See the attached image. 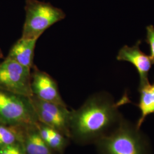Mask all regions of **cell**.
Listing matches in <instances>:
<instances>
[{
  "label": "cell",
  "instance_id": "13",
  "mask_svg": "<svg viewBox=\"0 0 154 154\" xmlns=\"http://www.w3.org/2000/svg\"><path fill=\"white\" fill-rule=\"evenodd\" d=\"M22 127L7 126L0 123V147L22 143Z\"/></svg>",
  "mask_w": 154,
  "mask_h": 154
},
{
  "label": "cell",
  "instance_id": "3",
  "mask_svg": "<svg viewBox=\"0 0 154 154\" xmlns=\"http://www.w3.org/2000/svg\"><path fill=\"white\" fill-rule=\"evenodd\" d=\"M25 11L21 37L24 38L38 39L46 30L66 17L60 8L38 0H26Z\"/></svg>",
  "mask_w": 154,
  "mask_h": 154
},
{
  "label": "cell",
  "instance_id": "5",
  "mask_svg": "<svg viewBox=\"0 0 154 154\" xmlns=\"http://www.w3.org/2000/svg\"><path fill=\"white\" fill-rule=\"evenodd\" d=\"M31 79L32 69L8 58L0 63V89L31 97Z\"/></svg>",
  "mask_w": 154,
  "mask_h": 154
},
{
  "label": "cell",
  "instance_id": "8",
  "mask_svg": "<svg viewBox=\"0 0 154 154\" xmlns=\"http://www.w3.org/2000/svg\"><path fill=\"white\" fill-rule=\"evenodd\" d=\"M141 43L142 41L138 40L132 47L124 46L119 51L116 57L118 61L128 62L135 67L139 75V86L149 82V72L153 64L150 57L140 49Z\"/></svg>",
  "mask_w": 154,
  "mask_h": 154
},
{
  "label": "cell",
  "instance_id": "1",
  "mask_svg": "<svg viewBox=\"0 0 154 154\" xmlns=\"http://www.w3.org/2000/svg\"><path fill=\"white\" fill-rule=\"evenodd\" d=\"M130 102L127 94L117 102L107 94L91 95L79 109L70 111V139L81 145L95 144L119 125L123 119L119 107Z\"/></svg>",
  "mask_w": 154,
  "mask_h": 154
},
{
  "label": "cell",
  "instance_id": "6",
  "mask_svg": "<svg viewBox=\"0 0 154 154\" xmlns=\"http://www.w3.org/2000/svg\"><path fill=\"white\" fill-rule=\"evenodd\" d=\"M30 98L38 121L58 130L70 139V111L67 109V106L44 101L34 95Z\"/></svg>",
  "mask_w": 154,
  "mask_h": 154
},
{
  "label": "cell",
  "instance_id": "14",
  "mask_svg": "<svg viewBox=\"0 0 154 154\" xmlns=\"http://www.w3.org/2000/svg\"><path fill=\"white\" fill-rule=\"evenodd\" d=\"M0 154H26L22 143L0 147Z\"/></svg>",
  "mask_w": 154,
  "mask_h": 154
},
{
  "label": "cell",
  "instance_id": "7",
  "mask_svg": "<svg viewBox=\"0 0 154 154\" xmlns=\"http://www.w3.org/2000/svg\"><path fill=\"white\" fill-rule=\"evenodd\" d=\"M32 70L31 89L33 95L44 101L66 106L55 80L35 66H33Z\"/></svg>",
  "mask_w": 154,
  "mask_h": 154
},
{
  "label": "cell",
  "instance_id": "4",
  "mask_svg": "<svg viewBox=\"0 0 154 154\" xmlns=\"http://www.w3.org/2000/svg\"><path fill=\"white\" fill-rule=\"evenodd\" d=\"M38 117L30 97L0 89V123L7 126L36 125Z\"/></svg>",
  "mask_w": 154,
  "mask_h": 154
},
{
  "label": "cell",
  "instance_id": "12",
  "mask_svg": "<svg viewBox=\"0 0 154 154\" xmlns=\"http://www.w3.org/2000/svg\"><path fill=\"white\" fill-rule=\"evenodd\" d=\"M139 102L137 106L140 111L141 116L139 118L136 126L140 129L146 118L154 113V83H147L139 86Z\"/></svg>",
  "mask_w": 154,
  "mask_h": 154
},
{
  "label": "cell",
  "instance_id": "9",
  "mask_svg": "<svg viewBox=\"0 0 154 154\" xmlns=\"http://www.w3.org/2000/svg\"><path fill=\"white\" fill-rule=\"evenodd\" d=\"M22 144L26 154H59L45 142L36 125L22 127Z\"/></svg>",
  "mask_w": 154,
  "mask_h": 154
},
{
  "label": "cell",
  "instance_id": "11",
  "mask_svg": "<svg viewBox=\"0 0 154 154\" xmlns=\"http://www.w3.org/2000/svg\"><path fill=\"white\" fill-rule=\"evenodd\" d=\"M36 127L47 145L58 154H63L70 139L58 130L40 122L37 123Z\"/></svg>",
  "mask_w": 154,
  "mask_h": 154
},
{
  "label": "cell",
  "instance_id": "15",
  "mask_svg": "<svg viewBox=\"0 0 154 154\" xmlns=\"http://www.w3.org/2000/svg\"><path fill=\"white\" fill-rule=\"evenodd\" d=\"M147 34L146 42L149 45L151 55L149 56L152 63L154 64V27L152 25H149L146 27Z\"/></svg>",
  "mask_w": 154,
  "mask_h": 154
},
{
  "label": "cell",
  "instance_id": "10",
  "mask_svg": "<svg viewBox=\"0 0 154 154\" xmlns=\"http://www.w3.org/2000/svg\"><path fill=\"white\" fill-rule=\"evenodd\" d=\"M37 40L21 37L12 46L7 58L32 69L34 66L33 60Z\"/></svg>",
  "mask_w": 154,
  "mask_h": 154
},
{
  "label": "cell",
  "instance_id": "16",
  "mask_svg": "<svg viewBox=\"0 0 154 154\" xmlns=\"http://www.w3.org/2000/svg\"><path fill=\"white\" fill-rule=\"evenodd\" d=\"M2 57H3V54H2V53L1 50H0V58H2Z\"/></svg>",
  "mask_w": 154,
  "mask_h": 154
},
{
  "label": "cell",
  "instance_id": "2",
  "mask_svg": "<svg viewBox=\"0 0 154 154\" xmlns=\"http://www.w3.org/2000/svg\"><path fill=\"white\" fill-rule=\"evenodd\" d=\"M140 129L124 118L95 143L99 154H149V142Z\"/></svg>",
  "mask_w": 154,
  "mask_h": 154
}]
</instances>
